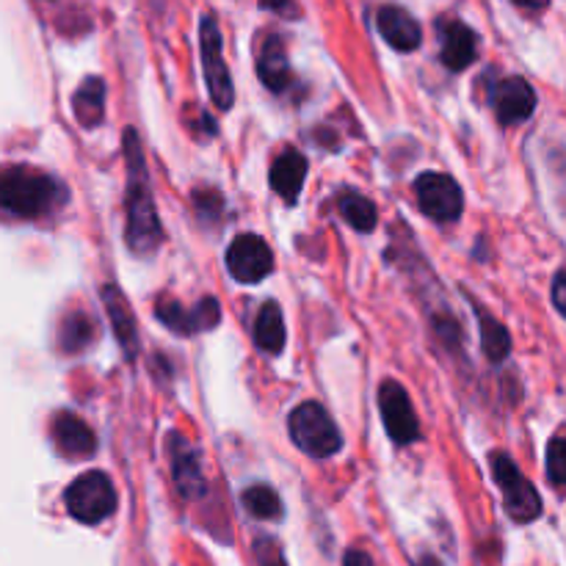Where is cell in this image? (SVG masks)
Segmentation results:
<instances>
[{
	"label": "cell",
	"instance_id": "cell-23",
	"mask_svg": "<svg viewBox=\"0 0 566 566\" xmlns=\"http://www.w3.org/2000/svg\"><path fill=\"white\" fill-rule=\"evenodd\" d=\"M479 324H481V343H484V354L492 363H503L512 352V337L509 332L497 324L492 315H484V310H479Z\"/></svg>",
	"mask_w": 566,
	"mask_h": 566
},
{
	"label": "cell",
	"instance_id": "cell-1",
	"mask_svg": "<svg viewBox=\"0 0 566 566\" xmlns=\"http://www.w3.org/2000/svg\"><path fill=\"white\" fill-rule=\"evenodd\" d=\"M125 160H127V247L136 254H153L164 241V230H160L158 208H155L153 191H149L147 166H144L142 144H138V133L133 127L125 130Z\"/></svg>",
	"mask_w": 566,
	"mask_h": 566
},
{
	"label": "cell",
	"instance_id": "cell-20",
	"mask_svg": "<svg viewBox=\"0 0 566 566\" xmlns=\"http://www.w3.org/2000/svg\"><path fill=\"white\" fill-rule=\"evenodd\" d=\"M72 105H75V116L83 127H94L103 122L105 116V86L99 77H86L81 83V88L72 97Z\"/></svg>",
	"mask_w": 566,
	"mask_h": 566
},
{
	"label": "cell",
	"instance_id": "cell-9",
	"mask_svg": "<svg viewBox=\"0 0 566 566\" xmlns=\"http://www.w3.org/2000/svg\"><path fill=\"white\" fill-rule=\"evenodd\" d=\"M381 418H385L387 434L392 437L396 446H409L420 437L418 418H415L412 401H409L407 390L398 381H385L379 392Z\"/></svg>",
	"mask_w": 566,
	"mask_h": 566
},
{
	"label": "cell",
	"instance_id": "cell-11",
	"mask_svg": "<svg viewBox=\"0 0 566 566\" xmlns=\"http://www.w3.org/2000/svg\"><path fill=\"white\" fill-rule=\"evenodd\" d=\"M160 324L169 326L177 335H197V332L213 329L221 321V310L216 304V298H205L202 304H197L193 310H186L180 302H160L155 307Z\"/></svg>",
	"mask_w": 566,
	"mask_h": 566
},
{
	"label": "cell",
	"instance_id": "cell-27",
	"mask_svg": "<svg viewBox=\"0 0 566 566\" xmlns=\"http://www.w3.org/2000/svg\"><path fill=\"white\" fill-rule=\"evenodd\" d=\"M258 556H260V566H285V562H282V556H280V551H276L271 542H269V545H260Z\"/></svg>",
	"mask_w": 566,
	"mask_h": 566
},
{
	"label": "cell",
	"instance_id": "cell-15",
	"mask_svg": "<svg viewBox=\"0 0 566 566\" xmlns=\"http://www.w3.org/2000/svg\"><path fill=\"white\" fill-rule=\"evenodd\" d=\"M304 177H307V158H304L298 149H285V153L274 160V166H271V188H274L287 205H293L298 199Z\"/></svg>",
	"mask_w": 566,
	"mask_h": 566
},
{
	"label": "cell",
	"instance_id": "cell-13",
	"mask_svg": "<svg viewBox=\"0 0 566 566\" xmlns=\"http://www.w3.org/2000/svg\"><path fill=\"white\" fill-rule=\"evenodd\" d=\"M376 25H379V33L385 36V42L390 48L401 50V53H412V50L420 48L423 42V31H420L418 20H415L409 11L398 9V6H385L376 14Z\"/></svg>",
	"mask_w": 566,
	"mask_h": 566
},
{
	"label": "cell",
	"instance_id": "cell-25",
	"mask_svg": "<svg viewBox=\"0 0 566 566\" xmlns=\"http://www.w3.org/2000/svg\"><path fill=\"white\" fill-rule=\"evenodd\" d=\"M547 475L558 490H566V437H556L547 446Z\"/></svg>",
	"mask_w": 566,
	"mask_h": 566
},
{
	"label": "cell",
	"instance_id": "cell-24",
	"mask_svg": "<svg viewBox=\"0 0 566 566\" xmlns=\"http://www.w3.org/2000/svg\"><path fill=\"white\" fill-rule=\"evenodd\" d=\"M241 501H243V506H247V512L252 514V517H258V520L282 517V501H280V495L271 490V486H265V484L249 486V490L243 492Z\"/></svg>",
	"mask_w": 566,
	"mask_h": 566
},
{
	"label": "cell",
	"instance_id": "cell-18",
	"mask_svg": "<svg viewBox=\"0 0 566 566\" xmlns=\"http://www.w3.org/2000/svg\"><path fill=\"white\" fill-rule=\"evenodd\" d=\"M258 75L276 94L285 92L287 83H291V64H287L285 44H282V39L276 33H271L263 42V50H260L258 59Z\"/></svg>",
	"mask_w": 566,
	"mask_h": 566
},
{
	"label": "cell",
	"instance_id": "cell-10",
	"mask_svg": "<svg viewBox=\"0 0 566 566\" xmlns=\"http://www.w3.org/2000/svg\"><path fill=\"white\" fill-rule=\"evenodd\" d=\"M495 116L503 125H520V122L531 119L536 111V92L528 81L523 77H506L497 83L490 94Z\"/></svg>",
	"mask_w": 566,
	"mask_h": 566
},
{
	"label": "cell",
	"instance_id": "cell-17",
	"mask_svg": "<svg viewBox=\"0 0 566 566\" xmlns=\"http://www.w3.org/2000/svg\"><path fill=\"white\" fill-rule=\"evenodd\" d=\"M103 302H105V310H108V318H111V326H114L116 340H119V346L125 348L127 357L133 359L138 352V332H136V318H133L125 296H122V291L116 285H105Z\"/></svg>",
	"mask_w": 566,
	"mask_h": 566
},
{
	"label": "cell",
	"instance_id": "cell-4",
	"mask_svg": "<svg viewBox=\"0 0 566 566\" xmlns=\"http://www.w3.org/2000/svg\"><path fill=\"white\" fill-rule=\"evenodd\" d=\"M66 512L83 525H97L116 512V490L99 470H88L64 492Z\"/></svg>",
	"mask_w": 566,
	"mask_h": 566
},
{
	"label": "cell",
	"instance_id": "cell-21",
	"mask_svg": "<svg viewBox=\"0 0 566 566\" xmlns=\"http://www.w3.org/2000/svg\"><path fill=\"white\" fill-rule=\"evenodd\" d=\"M97 335V324L86 313H70L61 324L59 346L64 354H81Z\"/></svg>",
	"mask_w": 566,
	"mask_h": 566
},
{
	"label": "cell",
	"instance_id": "cell-7",
	"mask_svg": "<svg viewBox=\"0 0 566 566\" xmlns=\"http://www.w3.org/2000/svg\"><path fill=\"white\" fill-rule=\"evenodd\" d=\"M418 208L434 221H457L464 210V197L459 182L442 171H423L415 182Z\"/></svg>",
	"mask_w": 566,
	"mask_h": 566
},
{
	"label": "cell",
	"instance_id": "cell-28",
	"mask_svg": "<svg viewBox=\"0 0 566 566\" xmlns=\"http://www.w3.org/2000/svg\"><path fill=\"white\" fill-rule=\"evenodd\" d=\"M343 566H374L368 553L363 551H348L346 558H343Z\"/></svg>",
	"mask_w": 566,
	"mask_h": 566
},
{
	"label": "cell",
	"instance_id": "cell-8",
	"mask_svg": "<svg viewBox=\"0 0 566 566\" xmlns=\"http://www.w3.org/2000/svg\"><path fill=\"white\" fill-rule=\"evenodd\" d=\"M227 269L243 285H258L274 269V254L260 235H238L227 249Z\"/></svg>",
	"mask_w": 566,
	"mask_h": 566
},
{
	"label": "cell",
	"instance_id": "cell-19",
	"mask_svg": "<svg viewBox=\"0 0 566 566\" xmlns=\"http://www.w3.org/2000/svg\"><path fill=\"white\" fill-rule=\"evenodd\" d=\"M254 343L265 354H280L285 348V321H282V310L276 302H265L263 310L258 313Z\"/></svg>",
	"mask_w": 566,
	"mask_h": 566
},
{
	"label": "cell",
	"instance_id": "cell-30",
	"mask_svg": "<svg viewBox=\"0 0 566 566\" xmlns=\"http://www.w3.org/2000/svg\"><path fill=\"white\" fill-rule=\"evenodd\" d=\"M260 3H263L265 9H274V11H287V6H291V0H260Z\"/></svg>",
	"mask_w": 566,
	"mask_h": 566
},
{
	"label": "cell",
	"instance_id": "cell-22",
	"mask_svg": "<svg viewBox=\"0 0 566 566\" xmlns=\"http://www.w3.org/2000/svg\"><path fill=\"white\" fill-rule=\"evenodd\" d=\"M337 208H340V216L346 219V224L354 227L357 232H370L376 227V221H379L376 205L357 191L343 193V197L337 199Z\"/></svg>",
	"mask_w": 566,
	"mask_h": 566
},
{
	"label": "cell",
	"instance_id": "cell-2",
	"mask_svg": "<svg viewBox=\"0 0 566 566\" xmlns=\"http://www.w3.org/2000/svg\"><path fill=\"white\" fill-rule=\"evenodd\" d=\"M66 191L59 180L31 166H9L0 180L3 210L20 219H39L64 202Z\"/></svg>",
	"mask_w": 566,
	"mask_h": 566
},
{
	"label": "cell",
	"instance_id": "cell-16",
	"mask_svg": "<svg viewBox=\"0 0 566 566\" xmlns=\"http://www.w3.org/2000/svg\"><path fill=\"white\" fill-rule=\"evenodd\" d=\"M53 440L55 448L70 459L92 457L94 448H97L92 429H88L81 418H75V415H59V418H55Z\"/></svg>",
	"mask_w": 566,
	"mask_h": 566
},
{
	"label": "cell",
	"instance_id": "cell-3",
	"mask_svg": "<svg viewBox=\"0 0 566 566\" xmlns=\"http://www.w3.org/2000/svg\"><path fill=\"white\" fill-rule=\"evenodd\" d=\"M287 431H291L298 451L313 459H332L343 448L340 429L321 403L310 401L293 409L291 418H287Z\"/></svg>",
	"mask_w": 566,
	"mask_h": 566
},
{
	"label": "cell",
	"instance_id": "cell-29",
	"mask_svg": "<svg viewBox=\"0 0 566 566\" xmlns=\"http://www.w3.org/2000/svg\"><path fill=\"white\" fill-rule=\"evenodd\" d=\"M514 3H517V6H523V9L539 11V9H545V6H547V0H514Z\"/></svg>",
	"mask_w": 566,
	"mask_h": 566
},
{
	"label": "cell",
	"instance_id": "cell-26",
	"mask_svg": "<svg viewBox=\"0 0 566 566\" xmlns=\"http://www.w3.org/2000/svg\"><path fill=\"white\" fill-rule=\"evenodd\" d=\"M553 304H556L558 313L566 318V271L564 274H558L556 282H553Z\"/></svg>",
	"mask_w": 566,
	"mask_h": 566
},
{
	"label": "cell",
	"instance_id": "cell-12",
	"mask_svg": "<svg viewBox=\"0 0 566 566\" xmlns=\"http://www.w3.org/2000/svg\"><path fill=\"white\" fill-rule=\"evenodd\" d=\"M169 453H171V473H175V484L186 501H197L205 495V475L202 462H199L197 448L188 446L182 437H169Z\"/></svg>",
	"mask_w": 566,
	"mask_h": 566
},
{
	"label": "cell",
	"instance_id": "cell-5",
	"mask_svg": "<svg viewBox=\"0 0 566 566\" xmlns=\"http://www.w3.org/2000/svg\"><path fill=\"white\" fill-rule=\"evenodd\" d=\"M199 48H202V70L210 99L216 103V108L230 111L235 103V88H232L230 70H227L221 31L213 17H202V22H199Z\"/></svg>",
	"mask_w": 566,
	"mask_h": 566
},
{
	"label": "cell",
	"instance_id": "cell-14",
	"mask_svg": "<svg viewBox=\"0 0 566 566\" xmlns=\"http://www.w3.org/2000/svg\"><path fill=\"white\" fill-rule=\"evenodd\" d=\"M440 36H442V61H446L448 70L462 72L468 70L470 64L479 55V39L475 33L470 31L464 22L448 20L440 25Z\"/></svg>",
	"mask_w": 566,
	"mask_h": 566
},
{
	"label": "cell",
	"instance_id": "cell-6",
	"mask_svg": "<svg viewBox=\"0 0 566 566\" xmlns=\"http://www.w3.org/2000/svg\"><path fill=\"white\" fill-rule=\"evenodd\" d=\"M492 473L506 501V512L514 523H534L542 514L539 492L531 486V481L520 473L517 464L506 453H492Z\"/></svg>",
	"mask_w": 566,
	"mask_h": 566
}]
</instances>
